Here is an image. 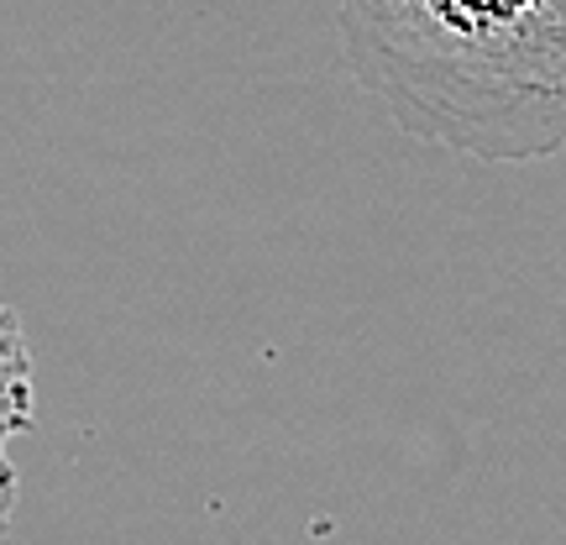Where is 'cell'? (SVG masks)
<instances>
[{
  "instance_id": "6da1fadb",
  "label": "cell",
  "mask_w": 566,
  "mask_h": 545,
  "mask_svg": "<svg viewBox=\"0 0 566 545\" xmlns=\"http://www.w3.org/2000/svg\"><path fill=\"white\" fill-rule=\"evenodd\" d=\"M352 80L415 142L483 163L566 153V0H336Z\"/></svg>"
},
{
  "instance_id": "7a4b0ae2",
  "label": "cell",
  "mask_w": 566,
  "mask_h": 545,
  "mask_svg": "<svg viewBox=\"0 0 566 545\" xmlns=\"http://www.w3.org/2000/svg\"><path fill=\"white\" fill-rule=\"evenodd\" d=\"M38 415V384H32V346L21 321L0 304V441L32 430Z\"/></svg>"
},
{
  "instance_id": "3957f363",
  "label": "cell",
  "mask_w": 566,
  "mask_h": 545,
  "mask_svg": "<svg viewBox=\"0 0 566 545\" xmlns=\"http://www.w3.org/2000/svg\"><path fill=\"white\" fill-rule=\"evenodd\" d=\"M11 509H17V467H11V451L0 441V535L11 525Z\"/></svg>"
}]
</instances>
